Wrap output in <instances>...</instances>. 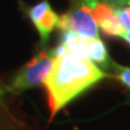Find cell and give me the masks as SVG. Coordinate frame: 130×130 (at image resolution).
I'll return each instance as SVG.
<instances>
[{"label": "cell", "instance_id": "obj_1", "mask_svg": "<svg viewBox=\"0 0 130 130\" xmlns=\"http://www.w3.org/2000/svg\"><path fill=\"white\" fill-rule=\"evenodd\" d=\"M102 68L88 59L71 53L56 56L44 81L50 119L67 104L106 77Z\"/></svg>", "mask_w": 130, "mask_h": 130}, {"label": "cell", "instance_id": "obj_2", "mask_svg": "<svg viewBox=\"0 0 130 130\" xmlns=\"http://www.w3.org/2000/svg\"><path fill=\"white\" fill-rule=\"evenodd\" d=\"M55 58L53 48L38 52L16 73L6 90L12 94H21L24 91L44 85Z\"/></svg>", "mask_w": 130, "mask_h": 130}, {"label": "cell", "instance_id": "obj_3", "mask_svg": "<svg viewBox=\"0 0 130 130\" xmlns=\"http://www.w3.org/2000/svg\"><path fill=\"white\" fill-rule=\"evenodd\" d=\"M58 28L61 31H71L88 39L100 38L99 26L92 11L85 6L74 5L60 16Z\"/></svg>", "mask_w": 130, "mask_h": 130}, {"label": "cell", "instance_id": "obj_4", "mask_svg": "<svg viewBox=\"0 0 130 130\" xmlns=\"http://www.w3.org/2000/svg\"><path fill=\"white\" fill-rule=\"evenodd\" d=\"M24 12L37 29L41 46H46L51 32L58 27L60 15L52 9L47 0L30 7H24Z\"/></svg>", "mask_w": 130, "mask_h": 130}, {"label": "cell", "instance_id": "obj_5", "mask_svg": "<svg viewBox=\"0 0 130 130\" xmlns=\"http://www.w3.org/2000/svg\"><path fill=\"white\" fill-rule=\"evenodd\" d=\"M98 26L105 35L111 37H123L126 32V28L117 18L115 10L99 1L96 6L91 10Z\"/></svg>", "mask_w": 130, "mask_h": 130}, {"label": "cell", "instance_id": "obj_6", "mask_svg": "<svg viewBox=\"0 0 130 130\" xmlns=\"http://www.w3.org/2000/svg\"><path fill=\"white\" fill-rule=\"evenodd\" d=\"M88 38L81 37L71 31H62L61 36L60 44L64 46L66 49L67 53H71L73 55H76L81 59H88V44H89Z\"/></svg>", "mask_w": 130, "mask_h": 130}, {"label": "cell", "instance_id": "obj_7", "mask_svg": "<svg viewBox=\"0 0 130 130\" xmlns=\"http://www.w3.org/2000/svg\"><path fill=\"white\" fill-rule=\"evenodd\" d=\"M88 56L89 60L96 64L100 68L111 70L112 59L109 58L105 43L100 38H94L89 40L88 44Z\"/></svg>", "mask_w": 130, "mask_h": 130}, {"label": "cell", "instance_id": "obj_8", "mask_svg": "<svg viewBox=\"0 0 130 130\" xmlns=\"http://www.w3.org/2000/svg\"><path fill=\"white\" fill-rule=\"evenodd\" d=\"M111 70L113 71L115 78L130 90V67L118 64L112 60Z\"/></svg>", "mask_w": 130, "mask_h": 130}, {"label": "cell", "instance_id": "obj_9", "mask_svg": "<svg viewBox=\"0 0 130 130\" xmlns=\"http://www.w3.org/2000/svg\"><path fill=\"white\" fill-rule=\"evenodd\" d=\"M115 13L120 23L123 24V26L126 28V30L130 29V6H126L120 8V9H116Z\"/></svg>", "mask_w": 130, "mask_h": 130}, {"label": "cell", "instance_id": "obj_10", "mask_svg": "<svg viewBox=\"0 0 130 130\" xmlns=\"http://www.w3.org/2000/svg\"><path fill=\"white\" fill-rule=\"evenodd\" d=\"M100 1L104 2L105 5L111 7L114 10L120 9V8L126 7V6H129V3H130V0H100Z\"/></svg>", "mask_w": 130, "mask_h": 130}, {"label": "cell", "instance_id": "obj_11", "mask_svg": "<svg viewBox=\"0 0 130 130\" xmlns=\"http://www.w3.org/2000/svg\"><path fill=\"white\" fill-rule=\"evenodd\" d=\"M121 38H123V39L125 40V41L127 42V43L129 44V46H130V29L126 30V32L124 34V36H123V37H121Z\"/></svg>", "mask_w": 130, "mask_h": 130}, {"label": "cell", "instance_id": "obj_12", "mask_svg": "<svg viewBox=\"0 0 130 130\" xmlns=\"http://www.w3.org/2000/svg\"><path fill=\"white\" fill-rule=\"evenodd\" d=\"M6 92H7V90H5L3 88L0 87V104H3V99H5V96H6Z\"/></svg>", "mask_w": 130, "mask_h": 130}, {"label": "cell", "instance_id": "obj_13", "mask_svg": "<svg viewBox=\"0 0 130 130\" xmlns=\"http://www.w3.org/2000/svg\"><path fill=\"white\" fill-rule=\"evenodd\" d=\"M0 130H16V129H12V128H3V129H0Z\"/></svg>", "mask_w": 130, "mask_h": 130}, {"label": "cell", "instance_id": "obj_14", "mask_svg": "<svg viewBox=\"0 0 130 130\" xmlns=\"http://www.w3.org/2000/svg\"><path fill=\"white\" fill-rule=\"evenodd\" d=\"M72 1H73V2H74V1H76V0H72Z\"/></svg>", "mask_w": 130, "mask_h": 130}, {"label": "cell", "instance_id": "obj_15", "mask_svg": "<svg viewBox=\"0 0 130 130\" xmlns=\"http://www.w3.org/2000/svg\"><path fill=\"white\" fill-rule=\"evenodd\" d=\"M129 6H130V3H129Z\"/></svg>", "mask_w": 130, "mask_h": 130}]
</instances>
